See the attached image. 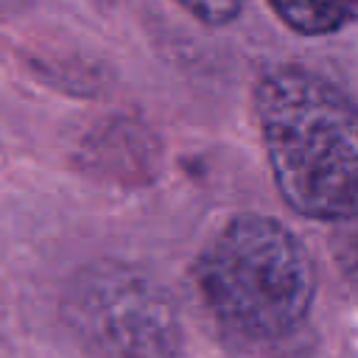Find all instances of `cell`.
<instances>
[{"instance_id": "1", "label": "cell", "mask_w": 358, "mask_h": 358, "mask_svg": "<svg viewBox=\"0 0 358 358\" xmlns=\"http://www.w3.org/2000/svg\"><path fill=\"white\" fill-rule=\"evenodd\" d=\"M263 148L285 204L305 218L358 215V106L305 67H277L255 90Z\"/></svg>"}, {"instance_id": "4", "label": "cell", "mask_w": 358, "mask_h": 358, "mask_svg": "<svg viewBox=\"0 0 358 358\" xmlns=\"http://www.w3.org/2000/svg\"><path fill=\"white\" fill-rule=\"evenodd\" d=\"M268 6L302 36L336 34L358 17V0H268Z\"/></svg>"}, {"instance_id": "7", "label": "cell", "mask_w": 358, "mask_h": 358, "mask_svg": "<svg viewBox=\"0 0 358 358\" xmlns=\"http://www.w3.org/2000/svg\"><path fill=\"white\" fill-rule=\"evenodd\" d=\"M8 3H14V0H0V6H8Z\"/></svg>"}, {"instance_id": "6", "label": "cell", "mask_w": 358, "mask_h": 358, "mask_svg": "<svg viewBox=\"0 0 358 358\" xmlns=\"http://www.w3.org/2000/svg\"><path fill=\"white\" fill-rule=\"evenodd\" d=\"M204 25H227L241 17L246 0H176Z\"/></svg>"}, {"instance_id": "3", "label": "cell", "mask_w": 358, "mask_h": 358, "mask_svg": "<svg viewBox=\"0 0 358 358\" xmlns=\"http://www.w3.org/2000/svg\"><path fill=\"white\" fill-rule=\"evenodd\" d=\"M62 319L98 358H179L185 347L182 316L168 288L123 260L78 268L64 288Z\"/></svg>"}, {"instance_id": "5", "label": "cell", "mask_w": 358, "mask_h": 358, "mask_svg": "<svg viewBox=\"0 0 358 358\" xmlns=\"http://www.w3.org/2000/svg\"><path fill=\"white\" fill-rule=\"evenodd\" d=\"M330 246H333V257L338 268L358 285V215L344 218L333 227Z\"/></svg>"}, {"instance_id": "2", "label": "cell", "mask_w": 358, "mask_h": 358, "mask_svg": "<svg viewBox=\"0 0 358 358\" xmlns=\"http://www.w3.org/2000/svg\"><path fill=\"white\" fill-rule=\"evenodd\" d=\"M199 294L215 324L241 344H280L308 319L316 268L305 243L277 218H229L196 260Z\"/></svg>"}]
</instances>
